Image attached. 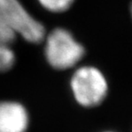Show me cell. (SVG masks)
<instances>
[{"instance_id": "obj_1", "label": "cell", "mask_w": 132, "mask_h": 132, "mask_svg": "<svg viewBox=\"0 0 132 132\" xmlns=\"http://www.w3.org/2000/svg\"><path fill=\"white\" fill-rule=\"evenodd\" d=\"M47 62L56 70H66L76 65L85 56L84 46L66 29L56 28L44 38Z\"/></svg>"}, {"instance_id": "obj_2", "label": "cell", "mask_w": 132, "mask_h": 132, "mask_svg": "<svg viewBox=\"0 0 132 132\" xmlns=\"http://www.w3.org/2000/svg\"><path fill=\"white\" fill-rule=\"evenodd\" d=\"M0 25L30 43H40L46 36L45 27L26 10L19 0H0Z\"/></svg>"}, {"instance_id": "obj_3", "label": "cell", "mask_w": 132, "mask_h": 132, "mask_svg": "<svg viewBox=\"0 0 132 132\" xmlns=\"http://www.w3.org/2000/svg\"><path fill=\"white\" fill-rule=\"evenodd\" d=\"M71 89L79 105L93 107L104 101L107 95L108 85L99 69L94 66H82L72 74Z\"/></svg>"}, {"instance_id": "obj_4", "label": "cell", "mask_w": 132, "mask_h": 132, "mask_svg": "<svg viewBox=\"0 0 132 132\" xmlns=\"http://www.w3.org/2000/svg\"><path fill=\"white\" fill-rule=\"evenodd\" d=\"M28 126L29 114L21 104L0 102V132H26Z\"/></svg>"}, {"instance_id": "obj_5", "label": "cell", "mask_w": 132, "mask_h": 132, "mask_svg": "<svg viewBox=\"0 0 132 132\" xmlns=\"http://www.w3.org/2000/svg\"><path fill=\"white\" fill-rule=\"evenodd\" d=\"M16 33L6 26L0 25V72L9 71L15 64L16 55L12 49Z\"/></svg>"}, {"instance_id": "obj_6", "label": "cell", "mask_w": 132, "mask_h": 132, "mask_svg": "<svg viewBox=\"0 0 132 132\" xmlns=\"http://www.w3.org/2000/svg\"><path fill=\"white\" fill-rule=\"evenodd\" d=\"M40 6L52 13H62L68 10L74 0H38Z\"/></svg>"}]
</instances>
